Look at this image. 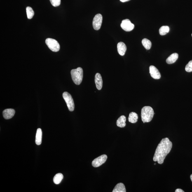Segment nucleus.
I'll return each instance as SVG.
<instances>
[{
    "label": "nucleus",
    "mask_w": 192,
    "mask_h": 192,
    "mask_svg": "<svg viewBox=\"0 0 192 192\" xmlns=\"http://www.w3.org/2000/svg\"><path fill=\"white\" fill-rule=\"evenodd\" d=\"M130 1V0H120V1H121L122 2H127V1Z\"/></svg>",
    "instance_id": "393cba45"
},
{
    "label": "nucleus",
    "mask_w": 192,
    "mask_h": 192,
    "mask_svg": "<svg viewBox=\"0 0 192 192\" xmlns=\"http://www.w3.org/2000/svg\"><path fill=\"white\" fill-rule=\"evenodd\" d=\"M186 71L188 72L192 71V60L190 61L186 67Z\"/></svg>",
    "instance_id": "4be33fe9"
},
{
    "label": "nucleus",
    "mask_w": 192,
    "mask_h": 192,
    "mask_svg": "<svg viewBox=\"0 0 192 192\" xmlns=\"http://www.w3.org/2000/svg\"><path fill=\"white\" fill-rule=\"evenodd\" d=\"M156 165V163H154V165Z\"/></svg>",
    "instance_id": "bb28decb"
},
{
    "label": "nucleus",
    "mask_w": 192,
    "mask_h": 192,
    "mask_svg": "<svg viewBox=\"0 0 192 192\" xmlns=\"http://www.w3.org/2000/svg\"><path fill=\"white\" fill-rule=\"evenodd\" d=\"M125 187L123 183H119L117 184L115 187L113 192H126Z\"/></svg>",
    "instance_id": "dca6fc26"
},
{
    "label": "nucleus",
    "mask_w": 192,
    "mask_h": 192,
    "mask_svg": "<svg viewBox=\"0 0 192 192\" xmlns=\"http://www.w3.org/2000/svg\"><path fill=\"white\" fill-rule=\"evenodd\" d=\"M172 147V143L167 138L162 139L157 147L154 156L153 160L161 165L167 155L170 152Z\"/></svg>",
    "instance_id": "f257e3e1"
},
{
    "label": "nucleus",
    "mask_w": 192,
    "mask_h": 192,
    "mask_svg": "<svg viewBox=\"0 0 192 192\" xmlns=\"http://www.w3.org/2000/svg\"><path fill=\"white\" fill-rule=\"evenodd\" d=\"M117 48L118 53L120 55L123 56L125 55L127 47L124 43L122 42L118 43L117 45Z\"/></svg>",
    "instance_id": "f8f14e48"
},
{
    "label": "nucleus",
    "mask_w": 192,
    "mask_h": 192,
    "mask_svg": "<svg viewBox=\"0 0 192 192\" xmlns=\"http://www.w3.org/2000/svg\"><path fill=\"white\" fill-rule=\"evenodd\" d=\"M121 27L126 31H131L134 28V26L128 19H125L122 21Z\"/></svg>",
    "instance_id": "6e6552de"
},
{
    "label": "nucleus",
    "mask_w": 192,
    "mask_h": 192,
    "mask_svg": "<svg viewBox=\"0 0 192 192\" xmlns=\"http://www.w3.org/2000/svg\"><path fill=\"white\" fill-rule=\"evenodd\" d=\"M26 11L28 19H32L34 15V12L32 8L30 6L27 7L26 8Z\"/></svg>",
    "instance_id": "412c9836"
},
{
    "label": "nucleus",
    "mask_w": 192,
    "mask_h": 192,
    "mask_svg": "<svg viewBox=\"0 0 192 192\" xmlns=\"http://www.w3.org/2000/svg\"><path fill=\"white\" fill-rule=\"evenodd\" d=\"M138 119V115L136 113L134 112H131L129 114L128 120L130 123H137Z\"/></svg>",
    "instance_id": "f3484780"
},
{
    "label": "nucleus",
    "mask_w": 192,
    "mask_h": 192,
    "mask_svg": "<svg viewBox=\"0 0 192 192\" xmlns=\"http://www.w3.org/2000/svg\"><path fill=\"white\" fill-rule=\"evenodd\" d=\"M42 131L41 128H38L37 130L36 136V144L38 145H40L42 143Z\"/></svg>",
    "instance_id": "4468645a"
},
{
    "label": "nucleus",
    "mask_w": 192,
    "mask_h": 192,
    "mask_svg": "<svg viewBox=\"0 0 192 192\" xmlns=\"http://www.w3.org/2000/svg\"></svg>",
    "instance_id": "cd10ccee"
},
{
    "label": "nucleus",
    "mask_w": 192,
    "mask_h": 192,
    "mask_svg": "<svg viewBox=\"0 0 192 192\" xmlns=\"http://www.w3.org/2000/svg\"><path fill=\"white\" fill-rule=\"evenodd\" d=\"M51 4L54 7L59 6L61 4V0H50Z\"/></svg>",
    "instance_id": "5701e85b"
},
{
    "label": "nucleus",
    "mask_w": 192,
    "mask_h": 192,
    "mask_svg": "<svg viewBox=\"0 0 192 192\" xmlns=\"http://www.w3.org/2000/svg\"><path fill=\"white\" fill-rule=\"evenodd\" d=\"M102 21V17L101 14H98L95 15L92 21V26L95 30H98L100 29Z\"/></svg>",
    "instance_id": "423d86ee"
},
{
    "label": "nucleus",
    "mask_w": 192,
    "mask_h": 192,
    "mask_svg": "<svg viewBox=\"0 0 192 192\" xmlns=\"http://www.w3.org/2000/svg\"><path fill=\"white\" fill-rule=\"evenodd\" d=\"M126 117L125 116L122 115L117 120V126L118 127H121V128L124 127L126 125Z\"/></svg>",
    "instance_id": "ddd939ff"
},
{
    "label": "nucleus",
    "mask_w": 192,
    "mask_h": 192,
    "mask_svg": "<svg viewBox=\"0 0 192 192\" xmlns=\"http://www.w3.org/2000/svg\"><path fill=\"white\" fill-rule=\"evenodd\" d=\"M190 178H191V180L192 181V174H191V176H190Z\"/></svg>",
    "instance_id": "a878e982"
},
{
    "label": "nucleus",
    "mask_w": 192,
    "mask_h": 192,
    "mask_svg": "<svg viewBox=\"0 0 192 192\" xmlns=\"http://www.w3.org/2000/svg\"><path fill=\"white\" fill-rule=\"evenodd\" d=\"M95 82L96 87L98 90H100L102 87V77L100 73H97L95 76Z\"/></svg>",
    "instance_id": "9b49d317"
},
{
    "label": "nucleus",
    "mask_w": 192,
    "mask_h": 192,
    "mask_svg": "<svg viewBox=\"0 0 192 192\" xmlns=\"http://www.w3.org/2000/svg\"><path fill=\"white\" fill-rule=\"evenodd\" d=\"M71 78L75 84L79 85L81 84L83 78V70L81 67H78L76 69L71 70Z\"/></svg>",
    "instance_id": "7ed1b4c3"
},
{
    "label": "nucleus",
    "mask_w": 192,
    "mask_h": 192,
    "mask_svg": "<svg viewBox=\"0 0 192 192\" xmlns=\"http://www.w3.org/2000/svg\"><path fill=\"white\" fill-rule=\"evenodd\" d=\"M169 30L170 29L168 26H162L159 30L160 34L161 35H165L169 32Z\"/></svg>",
    "instance_id": "aec40b11"
},
{
    "label": "nucleus",
    "mask_w": 192,
    "mask_h": 192,
    "mask_svg": "<svg viewBox=\"0 0 192 192\" xmlns=\"http://www.w3.org/2000/svg\"><path fill=\"white\" fill-rule=\"evenodd\" d=\"M175 192H184V191H183L182 189H180V188H178L177 190H176Z\"/></svg>",
    "instance_id": "b1692460"
},
{
    "label": "nucleus",
    "mask_w": 192,
    "mask_h": 192,
    "mask_svg": "<svg viewBox=\"0 0 192 192\" xmlns=\"http://www.w3.org/2000/svg\"><path fill=\"white\" fill-rule=\"evenodd\" d=\"M46 44L52 51L54 52L58 51L60 49V45L56 40L51 38H48L45 41Z\"/></svg>",
    "instance_id": "20e7f679"
},
{
    "label": "nucleus",
    "mask_w": 192,
    "mask_h": 192,
    "mask_svg": "<svg viewBox=\"0 0 192 192\" xmlns=\"http://www.w3.org/2000/svg\"><path fill=\"white\" fill-rule=\"evenodd\" d=\"M154 113L152 108L149 106H144L141 110V116L144 123H149L153 119Z\"/></svg>",
    "instance_id": "f03ea898"
},
{
    "label": "nucleus",
    "mask_w": 192,
    "mask_h": 192,
    "mask_svg": "<svg viewBox=\"0 0 192 192\" xmlns=\"http://www.w3.org/2000/svg\"><path fill=\"white\" fill-rule=\"evenodd\" d=\"M142 43L143 46L147 50H149L151 48L152 43L149 40L146 38H144L142 40Z\"/></svg>",
    "instance_id": "6ab92c4d"
},
{
    "label": "nucleus",
    "mask_w": 192,
    "mask_h": 192,
    "mask_svg": "<svg viewBox=\"0 0 192 192\" xmlns=\"http://www.w3.org/2000/svg\"><path fill=\"white\" fill-rule=\"evenodd\" d=\"M64 176L61 173H58L53 178V182L56 184H58L61 182Z\"/></svg>",
    "instance_id": "a211bd4d"
},
{
    "label": "nucleus",
    "mask_w": 192,
    "mask_h": 192,
    "mask_svg": "<svg viewBox=\"0 0 192 192\" xmlns=\"http://www.w3.org/2000/svg\"><path fill=\"white\" fill-rule=\"evenodd\" d=\"M108 158L105 154L102 155L94 159L92 162V165L94 167H97L100 166L105 163Z\"/></svg>",
    "instance_id": "0eeeda50"
},
{
    "label": "nucleus",
    "mask_w": 192,
    "mask_h": 192,
    "mask_svg": "<svg viewBox=\"0 0 192 192\" xmlns=\"http://www.w3.org/2000/svg\"><path fill=\"white\" fill-rule=\"evenodd\" d=\"M15 113V110L8 109L4 110L3 112V117L5 119L8 120L13 118Z\"/></svg>",
    "instance_id": "9d476101"
},
{
    "label": "nucleus",
    "mask_w": 192,
    "mask_h": 192,
    "mask_svg": "<svg viewBox=\"0 0 192 192\" xmlns=\"http://www.w3.org/2000/svg\"><path fill=\"white\" fill-rule=\"evenodd\" d=\"M149 73L151 77L154 79H160L161 77L160 71L157 68L153 66H151L149 67Z\"/></svg>",
    "instance_id": "1a4fd4ad"
},
{
    "label": "nucleus",
    "mask_w": 192,
    "mask_h": 192,
    "mask_svg": "<svg viewBox=\"0 0 192 192\" xmlns=\"http://www.w3.org/2000/svg\"><path fill=\"white\" fill-rule=\"evenodd\" d=\"M63 97L67 104L68 109L70 111H73L74 109V101L70 94L67 92H64L63 94Z\"/></svg>",
    "instance_id": "39448f33"
},
{
    "label": "nucleus",
    "mask_w": 192,
    "mask_h": 192,
    "mask_svg": "<svg viewBox=\"0 0 192 192\" xmlns=\"http://www.w3.org/2000/svg\"><path fill=\"white\" fill-rule=\"evenodd\" d=\"M178 54L175 53H173L167 58L166 60L167 64H172L175 63L178 58Z\"/></svg>",
    "instance_id": "2eb2a0df"
}]
</instances>
